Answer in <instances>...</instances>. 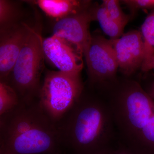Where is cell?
Returning a JSON list of instances; mask_svg holds the SVG:
<instances>
[{"mask_svg":"<svg viewBox=\"0 0 154 154\" xmlns=\"http://www.w3.org/2000/svg\"><path fill=\"white\" fill-rule=\"evenodd\" d=\"M59 150L64 154H96L105 150L115 136L107 102L83 91L79 98L56 123Z\"/></svg>","mask_w":154,"mask_h":154,"instance_id":"cell-1","label":"cell"},{"mask_svg":"<svg viewBox=\"0 0 154 154\" xmlns=\"http://www.w3.org/2000/svg\"><path fill=\"white\" fill-rule=\"evenodd\" d=\"M55 122L38 99L20 103L0 116V154H48L59 152Z\"/></svg>","mask_w":154,"mask_h":154,"instance_id":"cell-2","label":"cell"},{"mask_svg":"<svg viewBox=\"0 0 154 154\" xmlns=\"http://www.w3.org/2000/svg\"><path fill=\"white\" fill-rule=\"evenodd\" d=\"M36 17L25 44L7 81L19 96L20 103L38 99L40 78L44 68L42 24Z\"/></svg>","mask_w":154,"mask_h":154,"instance_id":"cell-3","label":"cell"},{"mask_svg":"<svg viewBox=\"0 0 154 154\" xmlns=\"http://www.w3.org/2000/svg\"><path fill=\"white\" fill-rule=\"evenodd\" d=\"M84 90L81 74L48 70L41 85L38 101L56 124L73 106Z\"/></svg>","mask_w":154,"mask_h":154,"instance_id":"cell-4","label":"cell"},{"mask_svg":"<svg viewBox=\"0 0 154 154\" xmlns=\"http://www.w3.org/2000/svg\"><path fill=\"white\" fill-rule=\"evenodd\" d=\"M84 56L91 86L116 82L119 66L111 39L100 35H92L91 44Z\"/></svg>","mask_w":154,"mask_h":154,"instance_id":"cell-5","label":"cell"},{"mask_svg":"<svg viewBox=\"0 0 154 154\" xmlns=\"http://www.w3.org/2000/svg\"><path fill=\"white\" fill-rule=\"evenodd\" d=\"M94 21L92 5L85 11L55 22L52 35L72 43L84 56L91 44L92 35L89 27Z\"/></svg>","mask_w":154,"mask_h":154,"instance_id":"cell-6","label":"cell"},{"mask_svg":"<svg viewBox=\"0 0 154 154\" xmlns=\"http://www.w3.org/2000/svg\"><path fill=\"white\" fill-rule=\"evenodd\" d=\"M32 25L23 22L0 30V82L11 74Z\"/></svg>","mask_w":154,"mask_h":154,"instance_id":"cell-7","label":"cell"},{"mask_svg":"<svg viewBox=\"0 0 154 154\" xmlns=\"http://www.w3.org/2000/svg\"><path fill=\"white\" fill-rule=\"evenodd\" d=\"M45 57L60 71L81 74L83 54L75 45L55 36L43 38Z\"/></svg>","mask_w":154,"mask_h":154,"instance_id":"cell-8","label":"cell"},{"mask_svg":"<svg viewBox=\"0 0 154 154\" xmlns=\"http://www.w3.org/2000/svg\"><path fill=\"white\" fill-rule=\"evenodd\" d=\"M111 40L119 68L125 75L130 76L141 68L145 51L140 31L131 30L120 38Z\"/></svg>","mask_w":154,"mask_h":154,"instance_id":"cell-9","label":"cell"},{"mask_svg":"<svg viewBox=\"0 0 154 154\" xmlns=\"http://www.w3.org/2000/svg\"><path fill=\"white\" fill-rule=\"evenodd\" d=\"M24 2L38 7L47 17L55 22L79 14L92 5L90 1L31 0Z\"/></svg>","mask_w":154,"mask_h":154,"instance_id":"cell-10","label":"cell"},{"mask_svg":"<svg viewBox=\"0 0 154 154\" xmlns=\"http://www.w3.org/2000/svg\"><path fill=\"white\" fill-rule=\"evenodd\" d=\"M143 39L145 55L142 66V71L151 70V66L154 59V10L148 15L141 27Z\"/></svg>","mask_w":154,"mask_h":154,"instance_id":"cell-11","label":"cell"},{"mask_svg":"<svg viewBox=\"0 0 154 154\" xmlns=\"http://www.w3.org/2000/svg\"><path fill=\"white\" fill-rule=\"evenodd\" d=\"M21 2L0 0V30L24 21V12Z\"/></svg>","mask_w":154,"mask_h":154,"instance_id":"cell-12","label":"cell"},{"mask_svg":"<svg viewBox=\"0 0 154 154\" xmlns=\"http://www.w3.org/2000/svg\"><path fill=\"white\" fill-rule=\"evenodd\" d=\"M93 11L94 21L99 22L104 33L111 39H117L122 36L125 26L113 20L102 5H93Z\"/></svg>","mask_w":154,"mask_h":154,"instance_id":"cell-13","label":"cell"},{"mask_svg":"<svg viewBox=\"0 0 154 154\" xmlns=\"http://www.w3.org/2000/svg\"><path fill=\"white\" fill-rule=\"evenodd\" d=\"M20 103L17 92L8 83L0 82V116L8 113Z\"/></svg>","mask_w":154,"mask_h":154,"instance_id":"cell-14","label":"cell"},{"mask_svg":"<svg viewBox=\"0 0 154 154\" xmlns=\"http://www.w3.org/2000/svg\"><path fill=\"white\" fill-rule=\"evenodd\" d=\"M119 3L118 0H104L102 5L113 20L125 26L129 21L130 17L122 11Z\"/></svg>","mask_w":154,"mask_h":154,"instance_id":"cell-15","label":"cell"},{"mask_svg":"<svg viewBox=\"0 0 154 154\" xmlns=\"http://www.w3.org/2000/svg\"><path fill=\"white\" fill-rule=\"evenodd\" d=\"M121 2L133 13L140 9L154 10V0H124Z\"/></svg>","mask_w":154,"mask_h":154,"instance_id":"cell-16","label":"cell"},{"mask_svg":"<svg viewBox=\"0 0 154 154\" xmlns=\"http://www.w3.org/2000/svg\"><path fill=\"white\" fill-rule=\"evenodd\" d=\"M147 94L154 101V81L150 85L147 91H145Z\"/></svg>","mask_w":154,"mask_h":154,"instance_id":"cell-17","label":"cell"},{"mask_svg":"<svg viewBox=\"0 0 154 154\" xmlns=\"http://www.w3.org/2000/svg\"><path fill=\"white\" fill-rule=\"evenodd\" d=\"M114 154H137L132 151H128L123 149L122 150L116 152Z\"/></svg>","mask_w":154,"mask_h":154,"instance_id":"cell-18","label":"cell"},{"mask_svg":"<svg viewBox=\"0 0 154 154\" xmlns=\"http://www.w3.org/2000/svg\"><path fill=\"white\" fill-rule=\"evenodd\" d=\"M152 69H154V59L151 64V70Z\"/></svg>","mask_w":154,"mask_h":154,"instance_id":"cell-19","label":"cell"},{"mask_svg":"<svg viewBox=\"0 0 154 154\" xmlns=\"http://www.w3.org/2000/svg\"><path fill=\"white\" fill-rule=\"evenodd\" d=\"M48 154H64L62 152H55L51 153H49Z\"/></svg>","mask_w":154,"mask_h":154,"instance_id":"cell-20","label":"cell"},{"mask_svg":"<svg viewBox=\"0 0 154 154\" xmlns=\"http://www.w3.org/2000/svg\"><path fill=\"white\" fill-rule=\"evenodd\" d=\"M96 154H107V153H106L105 150H104L103 151L100 152Z\"/></svg>","mask_w":154,"mask_h":154,"instance_id":"cell-21","label":"cell"}]
</instances>
